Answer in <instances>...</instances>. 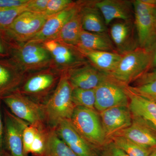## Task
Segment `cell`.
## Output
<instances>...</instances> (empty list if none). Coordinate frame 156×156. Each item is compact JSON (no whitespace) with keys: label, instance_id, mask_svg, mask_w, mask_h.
I'll use <instances>...</instances> for the list:
<instances>
[{"label":"cell","instance_id":"34","mask_svg":"<svg viewBox=\"0 0 156 156\" xmlns=\"http://www.w3.org/2000/svg\"><path fill=\"white\" fill-rule=\"evenodd\" d=\"M103 149L102 156H128L125 152L112 141L108 143Z\"/></svg>","mask_w":156,"mask_h":156},{"label":"cell","instance_id":"41","mask_svg":"<svg viewBox=\"0 0 156 156\" xmlns=\"http://www.w3.org/2000/svg\"><path fill=\"white\" fill-rule=\"evenodd\" d=\"M0 156H11V155L10 154L4 151L1 153H0Z\"/></svg>","mask_w":156,"mask_h":156},{"label":"cell","instance_id":"23","mask_svg":"<svg viewBox=\"0 0 156 156\" xmlns=\"http://www.w3.org/2000/svg\"><path fill=\"white\" fill-rule=\"evenodd\" d=\"M79 49L90 64L98 70L108 75L116 68L122 57V55L114 52Z\"/></svg>","mask_w":156,"mask_h":156},{"label":"cell","instance_id":"21","mask_svg":"<svg viewBox=\"0 0 156 156\" xmlns=\"http://www.w3.org/2000/svg\"><path fill=\"white\" fill-rule=\"evenodd\" d=\"M95 1H80L83 29L93 33L108 32L107 26Z\"/></svg>","mask_w":156,"mask_h":156},{"label":"cell","instance_id":"11","mask_svg":"<svg viewBox=\"0 0 156 156\" xmlns=\"http://www.w3.org/2000/svg\"><path fill=\"white\" fill-rule=\"evenodd\" d=\"M108 33L117 53L120 55H124L139 47L134 19L113 23Z\"/></svg>","mask_w":156,"mask_h":156},{"label":"cell","instance_id":"4","mask_svg":"<svg viewBox=\"0 0 156 156\" xmlns=\"http://www.w3.org/2000/svg\"><path fill=\"white\" fill-rule=\"evenodd\" d=\"M151 64L150 51L139 47L122 55L116 68L108 75L118 83L128 86L150 71Z\"/></svg>","mask_w":156,"mask_h":156},{"label":"cell","instance_id":"3","mask_svg":"<svg viewBox=\"0 0 156 156\" xmlns=\"http://www.w3.org/2000/svg\"><path fill=\"white\" fill-rule=\"evenodd\" d=\"M12 58L25 73L52 68L53 59L43 44L10 43Z\"/></svg>","mask_w":156,"mask_h":156},{"label":"cell","instance_id":"15","mask_svg":"<svg viewBox=\"0 0 156 156\" xmlns=\"http://www.w3.org/2000/svg\"><path fill=\"white\" fill-rule=\"evenodd\" d=\"M65 73L73 89H95L109 78L89 63Z\"/></svg>","mask_w":156,"mask_h":156},{"label":"cell","instance_id":"14","mask_svg":"<svg viewBox=\"0 0 156 156\" xmlns=\"http://www.w3.org/2000/svg\"><path fill=\"white\" fill-rule=\"evenodd\" d=\"M101 122L108 140L117 132L131 126L133 117L128 106H119L100 112Z\"/></svg>","mask_w":156,"mask_h":156},{"label":"cell","instance_id":"32","mask_svg":"<svg viewBox=\"0 0 156 156\" xmlns=\"http://www.w3.org/2000/svg\"><path fill=\"white\" fill-rule=\"evenodd\" d=\"M74 2L72 0H49L44 14L48 17H50L66 9Z\"/></svg>","mask_w":156,"mask_h":156},{"label":"cell","instance_id":"26","mask_svg":"<svg viewBox=\"0 0 156 156\" xmlns=\"http://www.w3.org/2000/svg\"><path fill=\"white\" fill-rule=\"evenodd\" d=\"M109 140L125 152L128 156H149L154 150L142 147L123 136H113Z\"/></svg>","mask_w":156,"mask_h":156},{"label":"cell","instance_id":"7","mask_svg":"<svg viewBox=\"0 0 156 156\" xmlns=\"http://www.w3.org/2000/svg\"><path fill=\"white\" fill-rule=\"evenodd\" d=\"M14 116L37 128L47 126L43 105L14 91L1 98Z\"/></svg>","mask_w":156,"mask_h":156},{"label":"cell","instance_id":"44","mask_svg":"<svg viewBox=\"0 0 156 156\" xmlns=\"http://www.w3.org/2000/svg\"><path fill=\"white\" fill-rule=\"evenodd\" d=\"M155 103H156V102H155Z\"/></svg>","mask_w":156,"mask_h":156},{"label":"cell","instance_id":"29","mask_svg":"<svg viewBox=\"0 0 156 156\" xmlns=\"http://www.w3.org/2000/svg\"><path fill=\"white\" fill-rule=\"evenodd\" d=\"M127 88L133 94L156 102V80L140 86H127Z\"/></svg>","mask_w":156,"mask_h":156},{"label":"cell","instance_id":"37","mask_svg":"<svg viewBox=\"0 0 156 156\" xmlns=\"http://www.w3.org/2000/svg\"><path fill=\"white\" fill-rule=\"evenodd\" d=\"M156 80V68L149 71L137 79L135 83L136 86L144 85Z\"/></svg>","mask_w":156,"mask_h":156},{"label":"cell","instance_id":"30","mask_svg":"<svg viewBox=\"0 0 156 156\" xmlns=\"http://www.w3.org/2000/svg\"><path fill=\"white\" fill-rule=\"evenodd\" d=\"M26 11L25 5L13 9H0V30L9 27L17 16Z\"/></svg>","mask_w":156,"mask_h":156},{"label":"cell","instance_id":"22","mask_svg":"<svg viewBox=\"0 0 156 156\" xmlns=\"http://www.w3.org/2000/svg\"><path fill=\"white\" fill-rule=\"evenodd\" d=\"M77 47L83 50L117 53L108 32H90L83 30Z\"/></svg>","mask_w":156,"mask_h":156},{"label":"cell","instance_id":"39","mask_svg":"<svg viewBox=\"0 0 156 156\" xmlns=\"http://www.w3.org/2000/svg\"><path fill=\"white\" fill-rule=\"evenodd\" d=\"M151 54V70L156 68V42L150 51Z\"/></svg>","mask_w":156,"mask_h":156},{"label":"cell","instance_id":"1","mask_svg":"<svg viewBox=\"0 0 156 156\" xmlns=\"http://www.w3.org/2000/svg\"><path fill=\"white\" fill-rule=\"evenodd\" d=\"M73 89L66 73H62L56 90L43 105L45 123L49 128L55 129L63 120L70 119L76 107L72 98Z\"/></svg>","mask_w":156,"mask_h":156},{"label":"cell","instance_id":"36","mask_svg":"<svg viewBox=\"0 0 156 156\" xmlns=\"http://www.w3.org/2000/svg\"><path fill=\"white\" fill-rule=\"evenodd\" d=\"M29 0H0V9L19 8L26 5Z\"/></svg>","mask_w":156,"mask_h":156},{"label":"cell","instance_id":"33","mask_svg":"<svg viewBox=\"0 0 156 156\" xmlns=\"http://www.w3.org/2000/svg\"><path fill=\"white\" fill-rule=\"evenodd\" d=\"M49 0H29L25 5L27 11L44 14Z\"/></svg>","mask_w":156,"mask_h":156},{"label":"cell","instance_id":"42","mask_svg":"<svg viewBox=\"0 0 156 156\" xmlns=\"http://www.w3.org/2000/svg\"><path fill=\"white\" fill-rule=\"evenodd\" d=\"M149 156H156V148L154 149L152 151Z\"/></svg>","mask_w":156,"mask_h":156},{"label":"cell","instance_id":"25","mask_svg":"<svg viewBox=\"0 0 156 156\" xmlns=\"http://www.w3.org/2000/svg\"><path fill=\"white\" fill-rule=\"evenodd\" d=\"M43 156H78L59 137L56 130L50 128Z\"/></svg>","mask_w":156,"mask_h":156},{"label":"cell","instance_id":"20","mask_svg":"<svg viewBox=\"0 0 156 156\" xmlns=\"http://www.w3.org/2000/svg\"><path fill=\"white\" fill-rule=\"evenodd\" d=\"M132 117L141 120L156 130V103L133 94L127 89Z\"/></svg>","mask_w":156,"mask_h":156},{"label":"cell","instance_id":"9","mask_svg":"<svg viewBox=\"0 0 156 156\" xmlns=\"http://www.w3.org/2000/svg\"><path fill=\"white\" fill-rule=\"evenodd\" d=\"M134 23L140 48L150 51L156 42L155 6L142 0L132 1Z\"/></svg>","mask_w":156,"mask_h":156},{"label":"cell","instance_id":"35","mask_svg":"<svg viewBox=\"0 0 156 156\" xmlns=\"http://www.w3.org/2000/svg\"><path fill=\"white\" fill-rule=\"evenodd\" d=\"M11 56L10 44L0 32V59L10 58Z\"/></svg>","mask_w":156,"mask_h":156},{"label":"cell","instance_id":"16","mask_svg":"<svg viewBox=\"0 0 156 156\" xmlns=\"http://www.w3.org/2000/svg\"><path fill=\"white\" fill-rule=\"evenodd\" d=\"M55 129L59 137L78 156H95L93 147L77 131L70 119L63 120Z\"/></svg>","mask_w":156,"mask_h":156},{"label":"cell","instance_id":"10","mask_svg":"<svg viewBox=\"0 0 156 156\" xmlns=\"http://www.w3.org/2000/svg\"><path fill=\"white\" fill-rule=\"evenodd\" d=\"M127 86L110 77L95 89V109L100 112L119 106H128Z\"/></svg>","mask_w":156,"mask_h":156},{"label":"cell","instance_id":"12","mask_svg":"<svg viewBox=\"0 0 156 156\" xmlns=\"http://www.w3.org/2000/svg\"><path fill=\"white\" fill-rule=\"evenodd\" d=\"M80 6V1H74L66 9L48 17L41 30L27 42L43 44L56 39L65 24L77 11Z\"/></svg>","mask_w":156,"mask_h":156},{"label":"cell","instance_id":"18","mask_svg":"<svg viewBox=\"0 0 156 156\" xmlns=\"http://www.w3.org/2000/svg\"><path fill=\"white\" fill-rule=\"evenodd\" d=\"M95 4L101 12L107 26L114 20L134 19L132 1L95 0Z\"/></svg>","mask_w":156,"mask_h":156},{"label":"cell","instance_id":"2","mask_svg":"<svg viewBox=\"0 0 156 156\" xmlns=\"http://www.w3.org/2000/svg\"><path fill=\"white\" fill-rule=\"evenodd\" d=\"M61 76L51 68L28 73L15 91L44 105L56 90Z\"/></svg>","mask_w":156,"mask_h":156},{"label":"cell","instance_id":"40","mask_svg":"<svg viewBox=\"0 0 156 156\" xmlns=\"http://www.w3.org/2000/svg\"><path fill=\"white\" fill-rule=\"evenodd\" d=\"M142 1L144 2L147 3L149 5L154 6L156 5V0H142Z\"/></svg>","mask_w":156,"mask_h":156},{"label":"cell","instance_id":"8","mask_svg":"<svg viewBox=\"0 0 156 156\" xmlns=\"http://www.w3.org/2000/svg\"><path fill=\"white\" fill-rule=\"evenodd\" d=\"M50 52L53 65L51 68L60 73L89 63L77 47L68 44L56 39L43 43Z\"/></svg>","mask_w":156,"mask_h":156},{"label":"cell","instance_id":"19","mask_svg":"<svg viewBox=\"0 0 156 156\" xmlns=\"http://www.w3.org/2000/svg\"><path fill=\"white\" fill-rule=\"evenodd\" d=\"M25 74L11 58L0 59V98L15 91Z\"/></svg>","mask_w":156,"mask_h":156},{"label":"cell","instance_id":"31","mask_svg":"<svg viewBox=\"0 0 156 156\" xmlns=\"http://www.w3.org/2000/svg\"><path fill=\"white\" fill-rule=\"evenodd\" d=\"M41 128V127H40ZM37 127L26 124L23 130L22 139L24 155L27 156L36 135Z\"/></svg>","mask_w":156,"mask_h":156},{"label":"cell","instance_id":"6","mask_svg":"<svg viewBox=\"0 0 156 156\" xmlns=\"http://www.w3.org/2000/svg\"><path fill=\"white\" fill-rule=\"evenodd\" d=\"M70 120L77 131L92 147H104L108 142L96 111L76 107Z\"/></svg>","mask_w":156,"mask_h":156},{"label":"cell","instance_id":"24","mask_svg":"<svg viewBox=\"0 0 156 156\" xmlns=\"http://www.w3.org/2000/svg\"><path fill=\"white\" fill-rule=\"evenodd\" d=\"M80 8L81 3L80 9L65 24L56 40L68 44L78 46L81 33L83 30Z\"/></svg>","mask_w":156,"mask_h":156},{"label":"cell","instance_id":"38","mask_svg":"<svg viewBox=\"0 0 156 156\" xmlns=\"http://www.w3.org/2000/svg\"><path fill=\"white\" fill-rule=\"evenodd\" d=\"M1 100L0 98V153L4 151L3 146H4V122H3L2 116V109H1Z\"/></svg>","mask_w":156,"mask_h":156},{"label":"cell","instance_id":"43","mask_svg":"<svg viewBox=\"0 0 156 156\" xmlns=\"http://www.w3.org/2000/svg\"><path fill=\"white\" fill-rule=\"evenodd\" d=\"M154 17H155V20L156 25V5L155 6Z\"/></svg>","mask_w":156,"mask_h":156},{"label":"cell","instance_id":"5","mask_svg":"<svg viewBox=\"0 0 156 156\" xmlns=\"http://www.w3.org/2000/svg\"><path fill=\"white\" fill-rule=\"evenodd\" d=\"M48 18L43 13L24 11L9 27L0 30V32L9 43L24 44L41 30Z\"/></svg>","mask_w":156,"mask_h":156},{"label":"cell","instance_id":"17","mask_svg":"<svg viewBox=\"0 0 156 156\" xmlns=\"http://www.w3.org/2000/svg\"><path fill=\"white\" fill-rule=\"evenodd\" d=\"M113 136L126 137L146 148H156V130L135 118H133L132 124L129 127L117 132Z\"/></svg>","mask_w":156,"mask_h":156},{"label":"cell","instance_id":"13","mask_svg":"<svg viewBox=\"0 0 156 156\" xmlns=\"http://www.w3.org/2000/svg\"><path fill=\"white\" fill-rule=\"evenodd\" d=\"M4 141L11 156H25L23 144V130L27 123L4 108Z\"/></svg>","mask_w":156,"mask_h":156},{"label":"cell","instance_id":"27","mask_svg":"<svg viewBox=\"0 0 156 156\" xmlns=\"http://www.w3.org/2000/svg\"><path fill=\"white\" fill-rule=\"evenodd\" d=\"M72 98L76 107H81L96 111L95 89L74 88L72 92Z\"/></svg>","mask_w":156,"mask_h":156},{"label":"cell","instance_id":"28","mask_svg":"<svg viewBox=\"0 0 156 156\" xmlns=\"http://www.w3.org/2000/svg\"><path fill=\"white\" fill-rule=\"evenodd\" d=\"M50 128L46 126L38 128L36 135L31 147L30 154L34 156H43L44 153Z\"/></svg>","mask_w":156,"mask_h":156}]
</instances>
